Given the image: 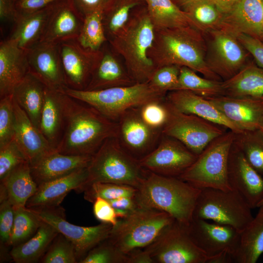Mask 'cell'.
<instances>
[{"mask_svg": "<svg viewBox=\"0 0 263 263\" xmlns=\"http://www.w3.org/2000/svg\"><path fill=\"white\" fill-rule=\"evenodd\" d=\"M172 1L181 9L199 0H172Z\"/></svg>", "mask_w": 263, "mask_h": 263, "instance_id": "obj_59", "label": "cell"}, {"mask_svg": "<svg viewBox=\"0 0 263 263\" xmlns=\"http://www.w3.org/2000/svg\"><path fill=\"white\" fill-rule=\"evenodd\" d=\"M15 217L14 208L8 200L4 188H0V245L8 246Z\"/></svg>", "mask_w": 263, "mask_h": 263, "instance_id": "obj_50", "label": "cell"}, {"mask_svg": "<svg viewBox=\"0 0 263 263\" xmlns=\"http://www.w3.org/2000/svg\"><path fill=\"white\" fill-rule=\"evenodd\" d=\"M201 191L178 177L149 171L137 188L135 199L139 207L165 212L187 226L193 219Z\"/></svg>", "mask_w": 263, "mask_h": 263, "instance_id": "obj_4", "label": "cell"}, {"mask_svg": "<svg viewBox=\"0 0 263 263\" xmlns=\"http://www.w3.org/2000/svg\"><path fill=\"white\" fill-rule=\"evenodd\" d=\"M222 82L201 77L193 70L181 66L177 90H187L206 98L212 97L223 95Z\"/></svg>", "mask_w": 263, "mask_h": 263, "instance_id": "obj_39", "label": "cell"}, {"mask_svg": "<svg viewBox=\"0 0 263 263\" xmlns=\"http://www.w3.org/2000/svg\"><path fill=\"white\" fill-rule=\"evenodd\" d=\"M260 130L261 131V132L263 133V124H262V125L260 129Z\"/></svg>", "mask_w": 263, "mask_h": 263, "instance_id": "obj_60", "label": "cell"}, {"mask_svg": "<svg viewBox=\"0 0 263 263\" xmlns=\"http://www.w3.org/2000/svg\"><path fill=\"white\" fill-rule=\"evenodd\" d=\"M155 28L146 5L135 8L125 27L108 41L121 56L134 82H148L157 69L149 56L154 42Z\"/></svg>", "mask_w": 263, "mask_h": 263, "instance_id": "obj_3", "label": "cell"}, {"mask_svg": "<svg viewBox=\"0 0 263 263\" xmlns=\"http://www.w3.org/2000/svg\"><path fill=\"white\" fill-rule=\"evenodd\" d=\"M182 10L194 27L201 32H210L218 29L225 16L211 0H199Z\"/></svg>", "mask_w": 263, "mask_h": 263, "instance_id": "obj_37", "label": "cell"}, {"mask_svg": "<svg viewBox=\"0 0 263 263\" xmlns=\"http://www.w3.org/2000/svg\"><path fill=\"white\" fill-rule=\"evenodd\" d=\"M210 33L212 38L207 63L218 76L227 79L245 66L247 51L228 32L217 29Z\"/></svg>", "mask_w": 263, "mask_h": 263, "instance_id": "obj_15", "label": "cell"}, {"mask_svg": "<svg viewBox=\"0 0 263 263\" xmlns=\"http://www.w3.org/2000/svg\"><path fill=\"white\" fill-rule=\"evenodd\" d=\"M262 206H263V199L262 200V201L259 204L258 207H261Z\"/></svg>", "mask_w": 263, "mask_h": 263, "instance_id": "obj_61", "label": "cell"}, {"mask_svg": "<svg viewBox=\"0 0 263 263\" xmlns=\"http://www.w3.org/2000/svg\"><path fill=\"white\" fill-rule=\"evenodd\" d=\"M84 17L72 0H57L53 3L51 14L40 42L59 44L77 39Z\"/></svg>", "mask_w": 263, "mask_h": 263, "instance_id": "obj_21", "label": "cell"}, {"mask_svg": "<svg viewBox=\"0 0 263 263\" xmlns=\"http://www.w3.org/2000/svg\"><path fill=\"white\" fill-rule=\"evenodd\" d=\"M218 29L263 39V0H240L232 11L224 16Z\"/></svg>", "mask_w": 263, "mask_h": 263, "instance_id": "obj_27", "label": "cell"}, {"mask_svg": "<svg viewBox=\"0 0 263 263\" xmlns=\"http://www.w3.org/2000/svg\"><path fill=\"white\" fill-rule=\"evenodd\" d=\"M144 0L155 30L194 27L186 13L172 0Z\"/></svg>", "mask_w": 263, "mask_h": 263, "instance_id": "obj_36", "label": "cell"}, {"mask_svg": "<svg viewBox=\"0 0 263 263\" xmlns=\"http://www.w3.org/2000/svg\"><path fill=\"white\" fill-rule=\"evenodd\" d=\"M180 67L175 65L157 68L148 83L155 89L167 94L177 90Z\"/></svg>", "mask_w": 263, "mask_h": 263, "instance_id": "obj_48", "label": "cell"}, {"mask_svg": "<svg viewBox=\"0 0 263 263\" xmlns=\"http://www.w3.org/2000/svg\"><path fill=\"white\" fill-rule=\"evenodd\" d=\"M223 95L233 97L263 96V69L252 65L244 66L222 82Z\"/></svg>", "mask_w": 263, "mask_h": 263, "instance_id": "obj_34", "label": "cell"}, {"mask_svg": "<svg viewBox=\"0 0 263 263\" xmlns=\"http://www.w3.org/2000/svg\"><path fill=\"white\" fill-rule=\"evenodd\" d=\"M14 108L15 125L13 139L31 166L56 150L51 146L14 99Z\"/></svg>", "mask_w": 263, "mask_h": 263, "instance_id": "obj_22", "label": "cell"}, {"mask_svg": "<svg viewBox=\"0 0 263 263\" xmlns=\"http://www.w3.org/2000/svg\"><path fill=\"white\" fill-rule=\"evenodd\" d=\"M234 35L253 56L258 66L263 69V41L259 38L244 34Z\"/></svg>", "mask_w": 263, "mask_h": 263, "instance_id": "obj_52", "label": "cell"}, {"mask_svg": "<svg viewBox=\"0 0 263 263\" xmlns=\"http://www.w3.org/2000/svg\"><path fill=\"white\" fill-rule=\"evenodd\" d=\"M137 188L126 185L112 183H95L89 186L84 192V199L93 203L97 197L107 200L122 197H135Z\"/></svg>", "mask_w": 263, "mask_h": 263, "instance_id": "obj_43", "label": "cell"}, {"mask_svg": "<svg viewBox=\"0 0 263 263\" xmlns=\"http://www.w3.org/2000/svg\"><path fill=\"white\" fill-rule=\"evenodd\" d=\"M117 138L123 148L135 158L140 159L155 147L162 131L148 125L141 116L139 107L131 109L117 121Z\"/></svg>", "mask_w": 263, "mask_h": 263, "instance_id": "obj_17", "label": "cell"}, {"mask_svg": "<svg viewBox=\"0 0 263 263\" xmlns=\"http://www.w3.org/2000/svg\"><path fill=\"white\" fill-rule=\"evenodd\" d=\"M88 177L80 192L98 182L129 185L136 188L148 171L139 160L127 152L116 137L107 139L92 155L87 168Z\"/></svg>", "mask_w": 263, "mask_h": 263, "instance_id": "obj_5", "label": "cell"}, {"mask_svg": "<svg viewBox=\"0 0 263 263\" xmlns=\"http://www.w3.org/2000/svg\"><path fill=\"white\" fill-rule=\"evenodd\" d=\"M101 50V56L85 90H99L136 83L108 41Z\"/></svg>", "mask_w": 263, "mask_h": 263, "instance_id": "obj_23", "label": "cell"}, {"mask_svg": "<svg viewBox=\"0 0 263 263\" xmlns=\"http://www.w3.org/2000/svg\"><path fill=\"white\" fill-rule=\"evenodd\" d=\"M175 220L167 213L139 207L118 220L108 239L121 253L144 248L151 244Z\"/></svg>", "mask_w": 263, "mask_h": 263, "instance_id": "obj_7", "label": "cell"}, {"mask_svg": "<svg viewBox=\"0 0 263 263\" xmlns=\"http://www.w3.org/2000/svg\"><path fill=\"white\" fill-rule=\"evenodd\" d=\"M197 156L178 140L162 134L158 144L139 162L148 171L178 177L194 162Z\"/></svg>", "mask_w": 263, "mask_h": 263, "instance_id": "obj_13", "label": "cell"}, {"mask_svg": "<svg viewBox=\"0 0 263 263\" xmlns=\"http://www.w3.org/2000/svg\"><path fill=\"white\" fill-rule=\"evenodd\" d=\"M144 249L154 263H208L210 259L175 220Z\"/></svg>", "mask_w": 263, "mask_h": 263, "instance_id": "obj_11", "label": "cell"}, {"mask_svg": "<svg viewBox=\"0 0 263 263\" xmlns=\"http://www.w3.org/2000/svg\"><path fill=\"white\" fill-rule=\"evenodd\" d=\"M139 111L141 117L148 125L162 131L169 115L165 98L147 102L139 107Z\"/></svg>", "mask_w": 263, "mask_h": 263, "instance_id": "obj_46", "label": "cell"}, {"mask_svg": "<svg viewBox=\"0 0 263 263\" xmlns=\"http://www.w3.org/2000/svg\"><path fill=\"white\" fill-rule=\"evenodd\" d=\"M29 73L27 50L9 38L0 43V98L12 94Z\"/></svg>", "mask_w": 263, "mask_h": 263, "instance_id": "obj_26", "label": "cell"}, {"mask_svg": "<svg viewBox=\"0 0 263 263\" xmlns=\"http://www.w3.org/2000/svg\"><path fill=\"white\" fill-rule=\"evenodd\" d=\"M63 93L46 87L39 130L51 146L56 150L64 127Z\"/></svg>", "mask_w": 263, "mask_h": 263, "instance_id": "obj_30", "label": "cell"}, {"mask_svg": "<svg viewBox=\"0 0 263 263\" xmlns=\"http://www.w3.org/2000/svg\"><path fill=\"white\" fill-rule=\"evenodd\" d=\"M42 221L53 226L74 245L78 263L94 247L110 236L113 225L105 223L82 226L66 220L64 209L58 207L29 208Z\"/></svg>", "mask_w": 263, "mask_h": 263, "instance_id": "obj_12", "label": "cell"}, {"mask_svg": "<svg viewBox=\"0 0 263 263\" xmlns=\"http://www.w3.org/2000/svg\"><path fill=\"white\" fill-rule=\"evenodd\" d=\"M42 263H78L74 244L59 233L41 258Z\"/></svg>", "mask_w": 263, "mask_h": 263, "instance_id": "obj_44", "label": "cell"}, {"mask_svg": "<svg viewBox=\"0 0 263 263\" xmlns=\"http://www.w3.org/2000/svg\"><path fill=\"white\" fill-rule=\"evenodd\" d=\"M206 46L201 32L191 26L155 30L149 56L156 68L165 65L185 66L205 77L219 80L206 57Z\"/></svg>", "mask_w": 263, "mask_h": 263, "instance_id": "obj_2", "label": "cell"}, {"mask_svg": "<svg viewBox=\"0 0 263 263\" xmlns=\"http://www.w3.org/2000/svg\"><path fill=\"white\" fill-rule=\"evenodd\" d=\"M14 222L9 245L15 246L31 238L37 231L42 221L29 208L14 207Z\"/></svg>", "mask_w": 263, "mask_h": 263, "instance_id": "obj_42", "label": "cell"}, {"mask_svg": "<svg viewBox=\"0 0 263 263\" xmlns=\"http://www.w3.org/2000/svg\"><path fill=\"white\" fill-rule=\"evenodd\" d=\"M234 144L249 164L263 176V134L260 130L235 133Z\"/></svg>", "mask_w": 263, "mask_h": 263, "instance_id": "obj_40", "label": "cell"}, {"mask_svg": "<svg viewBox=\"0 0 263 263\" xmlns=\"http://www.w3.org/2000/svg\"></svg>", "mask_w": 263, "mask_h": 263, "instance_id": "obj_62", "label": "cell"}, {"mask_svg": "<svg viewBox=\"0 0 263 263\" xmlns=\"http://www.w3.org/2000/svg\"><path fill=\"white\" fill-rule=\"evenodd\" d=\"M79 263H127V255L107 239L92 249Z\"/></svg>", "mask_w": 263, "mask_h": 263, "instance_id": "obj_45", "label": "cell"}, {"mask_svg": "<svg viewBox=\"0 0 263 263\" xmlns=\"http://www.w3.org/2000/svg\"><path fill=\"white\" fill-rule=\"evenodd\" d=\"M134 250L127 255V263H154L149 253L144 248Z\"/></svg>", "mask_w": 263, "mask_h": 263, "instance_id": "obj_57", "label": "cell"}, {"mask_svg": "<svg viewBox=\"0 0 263 263\" xmlns=\"http://www.w3.org/2000/svg\"><path fill=\"white\" fill-rule=\"evenodd\" d=\"M228 179L251 208L258 207L263 199V176L248 162L242 151L233 144L228 162Z\"/></svg>", "mask_w": 263, "mask_h": 263, "instance_id": "obj_18", "label": "cell"}, {"mask_svg": "<svg viewBox=\"0 0 263 263\" xmlns=\"http://www.w3.org/2000/svg\"><path fill=\"white\" fill-rule=\"evenodd\" d=\"M63 93L65 122L63 134L56 149L57 151L92 156L107 139L117 137V122Z\"/></svg>", "mask_w": 263, "mask_h": 263, "instance_id": "obj_1", "label": "cell"}, {"mask_svg": "<svg viewBox=\"0 0 263 263\" xmlns=\"http://www.w3.org/2000/svg\"><path fill=\"white\" fill-rule=\"evenodd\" d=\"M221 12L228 14L235 8L240 0H211Z\"/></svg>", "mask_w": 263, "mask_h": 263, "instance_id": "obj_58", "label": "cell"}, {"mask_svg": "<svg viewBox=\"0 0 263 263\" xmlns=\"http://www.w3.org/2000/svg\"><path fill=\"white\" fill-rule=\"evenodd\" d=\"M167 102L169 115L162 134L178 140L195 154H200L212 140L225 132V128L196 115L180 112Z\"/></svg>", "mask_w": 263, "mask_h": 263, "instance_id": "obj_10", "label": "cell"}, {"mask_svg": "<svg viewBox=\"0 0 263 263\" xmlns=\"http://www.w3.org/2000/svg\"><path fill=\"white\" fill-rule=\"evenodd\" d=\"M93 204V213L95 218L101 223L109 224L115 226L118 218L114 208L108 200L97 197Z\"/></svg>", "mask_w": 263, "mask_h": 263, "instance_id": "obj_51", "label": "cell"}, {"mask_svg": "<svg viewBox=\"0 0 263 263\" xmlns=\"http://www.w3.org/2000/svg\"><path fill=\"white\" fill-rule=\"evenodd\" d=\"M84 17L91 13L101 11L103 13L109 7L113 0H72Z\"/></svg>", "mask_w": 263, "mask_h": 263, "instance_id": "obj_53", "label": "cell"}, {"mask_svg": "<svg viewBox=\"0 0 263 263\" xmlns=\"http://www.w3.org/2000/svg\"><path fill=\"white\" fill-rule=\"evenodd\" d=\"M242 132L260 130L263 122V96L207 97Z\"/></svg>", "mask_w": 263, "mask_h": 263, "instance_id": "obj_20", "label": "cell"}, {"mask_svg": "<svg viewBox=\"0 0 263 263\" xmlns=\"http://www.w3.org/2000/svg\"><path fill=\"white\" fill-rule=\"evenodd\" d=\"M29 73L46 87L58 91L67 87L58 45L40 42L27 50Z\"/></svg>", "mask_w": 263, "mask_h": 263, "instance_id": "obj_19", "label": "cell"}, {"mask_svg": "<svg viewBox=\"0 0 263 263\" xmlns=\"http://www.w3.org/2000/svg\"><path fill=\"white\" fill-rule=\"evenodd\" d=\"M92 156L62 154L55 150L30 166L38 186L87 168Z\"/></svg>", "mask_w": 263, "mask_h": 263, "instance_id": "obj_25", "label": "cell"}, {"mask_svg": "<svg viewBox=\"0 0 263 263\" xmlns=\"http://www.w3.org/2000/svg\"><path fill=\"white\" fill-rule=\"evenodd\" d=\"M108 201L114 208L121 209L131 212L139 207L135 197H122Z\"/></svg>", "mask_w": 263, "mask_h": 263, "instance_id": "obj_56", "label": "cell"}, {"mask_svg": "<svg viewBox=\"0 0 263 263\" xmlns=\"http://www.w3.org/2000/svg\"><path fill=\"white\" fill-rule=\"evenodd\" d=\"M0 186L5 190L14 207H25L38 187L32 177L28 162L17 167L0 181Z\"/></svg>", "mask_w": 263, "mask_h": 263, "instance_id": "obj_32", "label": "cell"}, {"mask_svg": "<svg viewBox=\"0 0 263 263\" xmlns=\"http://www.w3.org/2000/svg\"><path fill=\"white\" fill-rule=\"evenodd\" d=\"M26 162L28 161L14 139L0 146V181Z\"/></svg>", "mask_w": 263, "mask_h": 263, "instance_id": "obj_49", "label": "cell"}, {"mask_svg": "<svg viewBox=\"0 0 263 263\" xmlns=\"http://www.w3.org/2000/svg\"><path fill=\"white\" fill-rule=\"evenodd\" d=\"M59 91L93 107L115 122L128 110L151 101L164 99L167 94L148 82L94 91L77 90L65 87Z\"/></svg>", "mask_w": 263, "mask_h": 263, "instance_id": "obj_6", "label": "cell"}, {"mask_svg": "<svg viewBox=\"0 0 263 263\" xmlns=\"http://www.w3.org/2000/svg\"><path fill=\"white\" fill-rule=\"evenodd\" d=\"M263 253V206L250 224L240 233L233 263H255Z\"/></svg>", "mask_w": 263, "mask_h": 263, "instance_id": "obj_35", "label": "cell"}, {"mask_svg": "<svg viewBox=\"0 0 263 263\" xmlns=\"http://www.w3.org/2000/svg\"></svg>", "mask_w": 263, "mask_h": 263, "instance_id": "obj_63", "label": "cell"}, {"mask_svg": "<svg viewBox=\"0 0 263 263\" xmlns=\"http://www.w3.org/2000/svg\"><path fill=\"white\" fill-rule=\"evenodd\" d=\"M17 15L15 0H0V19L1 22H14Z\"/></svg>", "mask_w": 263, "mask_h": 263, "instance_id": "obj_55", "label": "cell"}, {"mask_svg": "<svg viewBox=\"0 0 263 263\" xmlns=\"http://www.w3.org/2000/svg\"><path fill=\"white\" fill-rule=\"evenodd\" d=\"M0 98V146H1L13 140L15 116L13 94Z\"/></svg>", "mask_w": 263, "mask_h": 263, "instance_id": "obj_47", "label": "cell"}, {"mask_svg": "<svg viewBox=\"0 0 263 263\" xmlns=\"http://www.w3.org/2000/svg\"><path fill=\"white\" fill-rule=\"evenodd\" d=\"M252 208L244 198L232 189H201L193 218L230 226L241 233L252 222Z\"/></svg>", "mask_w": 263, "mask_h": 263, "instance_id": "obj_9", "label": "cell"}, {"mask_svg": "<svg viewBox=\"0 0 263 263\" xmlns=\"http://www.w3.org/2000/svg\"><path fill=\"white\" fill-rule=\"evenodd\" d=\"M57 0H15L17 14H23L43 9Z\"/></svg>", "mask_w": 263, "mask_h": 263, "instance_id": "obj_54", "label": "cell"}, {"mask_svg": "<svg viewBox=\"0 0 263 263\" xmlns=\"http://www.w3.org/2000/svg\"><path fill=\"white\" fill-rule=\"evenodd\" d=\"M165 99L173 108L180 112L196 115L235 133L242 132L206 97L189 91L180 90L169 92Z\"/></svg>", "mask_w": 263, "mask_h": 263, "instance_id": "obj_24", "label": "cell"}, {"mask_svg": "<svg viewBox=\"0 0 263 263\" xmlns=\"http://www.w3.org/2000/svg\"><path fill=\"white\" fill-rule=\"evenodd\" d=\"M58 45L67 87L85 90L101 56V50L84 48L76 39L63 41Z\"/></svg>", "mask_w": 263, "mask_h": 263, "instance_id": "obj_16", "label": "cell"}, {"mask_svg": "<svg viewBox=\"0 0 263 263\" xmlns=\"http://www.w3.org/2000/svg\"><path fill=\"white\" fill-rule=\"evenodd\" d=\"M45 89V85L41 81L29 73L12 93L14 100L38 129Z\"/></svg>", "mask_w": 263, "mask_h": 263, "instance_id": "obj_31", "label": "cell"}, {"mask_svg": "<svg viewBox=\"0 0 263 263\" xmlns=\"http://www.w3.org/2000/svg\"><path fill=\"white\" fill-rule=\"evenodd\" d=\"M76 40L83 47L93 51L100 50L108 41L103 23L102 11H95L84 16Z\"/></svg>", "mask_w": 263, "mask_h": 263, "instance_id": "obj_41", "label": "cell"}, {"mask_svg": "<svg viewBox=\"0 0 263 263\" xmlns=\"http://www.w3.org/2000/svg\"><path fill=\"white\" fill-rule=\"evenodd\" d=\"M235 133L231 131L212 140L178 178L199 188L232 190L228 179V162Z\"/></svg>", "mask_w": 263, "mask_h": 263, "instance_id": "obj_8", "label": "cell"}, {"mask_svg": "<svg viewBox=\"0 0 263 263\" xmlns=\"http://www.w3.org/2000/svg\"><path fill=\"white\" fill-rule=\"evenodd\" d=\"M53 3L36 11L17 14L9 39L25 50L40 42L48 22Z\"/></svg>", "mask_w": 263, "mask_h": 263, "instance_id": "obj_29", "label": "cell"}, {"mask_svg": "<svg viewBox=\"0 0 263 263\" xmlns=\"http://www.w3.org/2000/svg\"><path fill=\"white\" fill-rule=\"evenodd\" d=\"M87 168L38 186L36 192L28 200L25 207H58L71 190L80 193L87 179Z\"/></svg>", "mask_w": 263, "mask_h": 263, "instance_id": "obj_28", "label": "cell"}, {"mask_svg": "<svg viewBox=\"0 0 263 263\" xmlns=\"http://www.w3.org/2000/svg\"><path fill=\"white\" fill-rule=\"evenodd\" d=\"M184 227L210 260L224 253L230 254L233 259L240 238V233L233 227L197 218H193L189 225Z\"/></svg>", "mask_w": 263, "mask_h": 263, "instance_id": "obj_14", "label": "cell"}, {"mask_svg": "<svg viewBox=\"0 0 263 263\" xmlns=\"http://www.w3.org/2000/svg\"><path fill=\"white\" fill-rule=\"evenodd\" d=\"M145 4L144 0H113L103 13V23L108 40L125 27L135 8Z\"/></svg>", "mask_w": 263, "mask_h": 263, "instance_id": "obj_38", "label": "cell"}, {"mask_svg": "<svg viewBox=\"0 0 263 263\" xmlns=\"http://www.w3.org/2000/svg\"><path fill=\"white\" fill-rule=\"evenodd\" d=\"M58 233L53 226L42 221L37 231L31 238L13 247L10 256L16 263L37 262L40 260Z\"/></svg>", "mask_w": 263, "mask_h": 263, "instance_id": "obj_33", "label": "cell"}, {"mask_svg": "<svg viewBox=\"0 0 263 263\" xmlns=\"http://www.w3.org/2000/svg\"></svg>", "mask_w": 263, "mask_h": 263, "instance_id": "obj_64", "label": "cell"}]
</instances>
